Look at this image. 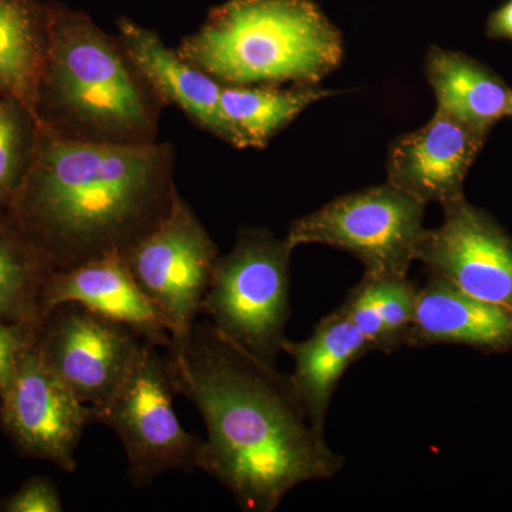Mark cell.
<instances>
[{
  "instance_id": "cell-1",
  "label": "cell",
  "mask_w": 512,
  "mask_h": 512,
  "mask_svg": "<svg viewBox=\"0 0 512 512\" xmlns=\"http://www.w3.org/2000/svg\"><path fill=\"white\" fill-rule=\"evenodd\" d=\"M171 380L207 426L197 468L214 477L242 511L274 512L298 485L332 480L345 457L303 412L289 375L225 338L208 319L195 322Z\"/></svg>"
},
{
  "instance_id": "cell-2",
  "label": "cell",
  "mask_w": 512,
  "mask_h": 512,
  "mask_svg": "<svg viewBox=\"0 0 512 512\" xmlns=\"http://www.w3.org/2000/svg\"><path fill=\"white\" fill-rule=\"evenodd\" d=\"M173 167L170 144L76 140L37 120L8 212L55 271L124 256L170 211Z\"/></svg>"
},
{
  "instance_id": "cell-3",
  "label": "cell",
  "mask_w": 512,
  "mask_h": 512,
  "mask_svg": "<svg viewBox=\"0 0 512 512\" xmlns=\"http://www.w3.org/2000/svg\"><path fill=\"white\" fill-rule=\"evenodd\" d=\"M47 56L39 121L76 140L154 143L156 111L119 42L86 13L46 6Z\"/></svg>"
},
{
  "instance_id": "cell-4",
  "label": "cell",
  "mask_w": 512,
  "mask_h": 512,
  "mask_svg": "<svg viewBox=\"0 0 512 512\" xmlns=\"http://www.w3.org/2000/svg\"><path fill=\"white\" fill-rule=\"evenodd\" d=\"M178 55L229 86L319 84L343 59V37L313 0H227Z\"/></svg>"
},
{
  "instance_id": "cell-5",
  "label": "cell",
  "mask_w": 512,
  "mask_h": 512,
  "mask_svg": "<svg viewBox=\"0 0 512 512\" xmlns=\"http://www.w3.org/2000/svg\"><path fill=\"white\" fill-rule=\"evenodd\" d=\"M292 252L269 229H239L234 248L215 262L201 303V316L266 365L276 366L286 340Z\"/></svg>"
},
{
  "instance_id": "cell-6",
  "label": "cell",
  "mask_w": 512,
  "mask_h": 512,
  "mask_svg": "<svg viewBox=\"0 0 512 512\" xmlns=\"http://www.w3.org/2000/svg\"><path fill=\"white\" fill-rule=\"evenodd\" d=\"M144 340L117 389L96 409L97 423L119 436L134 487L151 485L170 471L197 468L202 439L188 433L174 412L170 362Z\"/></svg>"
},
{
  "instance_id": "cell-7",
  "label": "cell",
  "mask_w": 512,
  "mask_h": 512,
  "mask_svg": "<svg viewBox=\"0 0 512 512\" xmlns=\"http://www.w3.org/2000/svg\"><path fill=\"white\" fill-rule=\"evenodd\" d=\"M426 204L392 184L342 195L289 227L286 241L328 245L355 256L365 274L407 276L427 229Z\"/></svg>"
},
{
  "instance_id": "cell-8",
  "label": "cell",
  "mask_w": 512,
  "mask_h": 512,
  "mask_svg": "<svg viewBox=\"0 0 512 512\" xmlns=\"http://www.w3.org/2000/svg\"><path fill=\"white\" fill-rule=\"evenodd\" d=\"M218 258L220 249L178 190L164 220L124 255L141 291L165 320L168 356L187 346Z\"/></svg>"
},
{
  "instance_id": "cell-9",
  "label": "cell",
  "mask_w": 512,
  "mask_h": 512,
  "mask_svg": "<svg viewBox=\"0 0 512 512\" xmlns=\"http://www.w3.org/2000/svg\"><path fill=\"white\" fill-rule=\"evenodd\" d=\"M93 423L96 407L73 393L33 340L20 353L8 392L0 397V427L6 436L22 456L74 473L80 439Z\"/></svg>"
},
{
  "instance_id": "cell-10",
  "label": "cell",
  "mask_w": 512,
  "mask_h": 512,
  "mask_svg": "<svg viewBox=\"0 0 512 512\" xmlns=\"http://www.w3.org/2000/svg\"><path fill=\"white\" fill-rule=\"evenodd\" d=\"M443 207V222L427 229L417 261L458 291L512 311V237L466 195Z\"/></svg>"
},
{
  "instance_id": "cell-11",
  "label": "cell",
  "mask_w": 512,
  "mask_h": 512,
  "mask_svg": "<svg viewBox=\"0 0 512 512\" xmlns=\"http://www.w3.org/2000/svg\"><path fill=\"white\" fill-rule=\"evenodd\" d=\"M144 339L130 326L63 303L43 320L37 345L83 403L100 407L126 376Z\"/></svg>"
},
{
  "instance_id": "cell-12",
  "label": "cell",
  "mask_w": 512,
  "mask_h": 512,
  "mask_svg": "<svg viewBox=\"0 0 512 512\" xmlns=\"http://www.w3.org/2000/svg\"><path fill=\"white\" fill-rule=\"evenodd\" d=\"M488 136L437 109L429 123L393 141L387 183L426 205L458 200Z\"/></svg>"
},
{
  "instance_id": "cell-13",
  "label": "cell",
  "mask_w": 512,
  "mask_h": 512,
  "mask_svg": "<svg viewBox=\"0 0 512 512\" xmlns=\"http://www.w3.org/2000/svg\"><path fill=\"white\" fill-rule=\"evenodd\" d=\"M63 303H79L89 311L130 326L158 348H170L165 320L141 291L124 256H104L73 268L53 271L40 296L43 320Z\"/></svg>"
},
{
  "instance_id": "cell-14",
  "label": "cell",
  "mask_w": 512,
  "mask_h": 512,
  "mask_svg": "<svg viewBox=\"0 0 512 512\" xmlns=\"http://www.w3.org/2000/svg\"><path fill=\"white\" fill-rule=\"evenodd\" d=\"M117 28L121 49L151 93L183 110L202 130L239 148L222 111L220 82L168 49L153 30L127 18H121Z\"/></svg>"
},
{
  "instance_id": "cell-15",
  "label": "cell",
  "mask_w": 512,
  "mask_h": 512,
  "mask_svg": "<svg viewBox=\"0 0 512 512\" xmlns=\"http://www.w3.org/2000/svg\"><path fill=\"white\" fill-rule=\"evenodd\" d=\"M461 345L488 353L512 350V311L458 291L429 275L417 296L416 316L407 336L412 349Z\"/></svg>"
},
{
  "instance_id": "cell-16",
  "label": "cell",
  "mask_w": 512,
  "mask_h": 512,
  "mask_svg": "<svg viewBox=\"0 0 512 512\" xmlns=\"http://www.w3.org/2000/svg\"><path fill=\"white\" fill-rule=\"evenodd\" d=\"M282 352L292 357L291 382L313 429L325 434L326 417L336 387L357 360L373 352L365 336L339 309L316 323L311 338L286 339Z\"/></svg>"
},
{
  "instance_id": "cell-17",
  "label": "cell",
  "mask_w": 512,
  "mask_h": 512,
  "mask_svg": "<svg viewBox=\"0 0 512 512\" xmlns=\"http://www.w3.org/2000/svg\"><path fill=\"white\" fill-rule=\"evenodd\" d=\"M426 76L436 94L437 109L485 134L507 113L510 87L494 70L466 53L431 46Z\"/></svg>"
},
{
  "instance_id": "cell-18",
  "label": "cell",
  "mask_w": 512,
  "mask_h": 512,
  "mask_svg": "<svg viewBox=\"0 0 512 512\" xmlns=\"http://www.w3.org/2000/svg\"><path fill=\"white\" fill-rule=\"evenodd\" d=\"M46 56V6L0 0V97L19 101L36 119Z\"/></svg>"
},
{
  "instance_id": "cell-19",
  "label": "cell",
  "mask_w": 512,
  "mask_h": 512,
  "mask_svg": "<svg viewBox=\"0 0 512 512\" xmlns=\"http://www.w3.org/2000/svg\"><path fill=\"white\" fill-rule=\"evenodd\" d=\"M417 296L419 288L407 276L365 274L338 309L373 350L390 355L406 346Z\"/></svg>"
},
{
  "instance_id": "cell-20",
  "label": "cell",
  "mask_w": 512,
  "mask_h": 512,
  "mask_svg": "<svg viewBox=\"0 0 512 512\" xmlns=\"http://www.w3.org/2000/svg\"><path fill=\"white\" fill-rule=\"evenodd\" d=\"M329 96L332 92L318 84H295L291 89H278L274 84H222L221 107L239 148H264L303 110Z\"/></svg>"
},
{
  "instance_id": "cell-21",
  "label": "cell",
  "mask_w": 512,
  "mask_h": 512,
  "mask_svg": "<svg viewBox=\"0 0 512 512\" xmlns=\"http://www.w3.org/2000/svg\"><path fill=\"white\" fill-rule=\"evenodd\" d=\"M55 271L45 255L20 231L8 210L0 211V323L39 332L40 296Z\"/></svg>"
},
{
  "instance_id": "cell-22",
  "label": "cell",
  "mask_w": 512,
  "mask_h": 512,
  "mask_svg": "<svg viewBox=\"0 0 512 512\" xmlns=\"http://www.w3.org/2000/svg\"><path fill=\"white\" fill-rule=\"evenodd\" d=\"M37 119L19 101L0 97V211L8 210L26 171L36 140Z\"/></svg>"
},
{
  "instance_id": "cell-23",
  "label": "cell",
  "mask_w": 512,
  "mask_h": 512,
  "mask_svg": "<svg viewBox=\"0 0 512 512\" xmlns=\"http://www.w3.org/2000/svg\"><path fill=\"white\" fill-rule=\"evenodd\" d=\"M62 498L50 478H29L16 493L0 498V512H60Z\"/></svg>"
},
{
  "instance_id": "cell-24",
  "label": "cell",
  "mask_w": 512,
  "mask_h": 512,
  "mask_svg": "<svg viewBox=\"0 0 512 512\" xmlns=\"http://www.w3.org/2000/svg\"><path fill=\"white\" fill-rule=\"evenodd\" d=\"M37 335V330L0 323V397L8 392L20 353Z\"/></svg>"
},
{
  "instance_id": "cell-25",
  "label": "cell",
  "mask_w": 512,
  "mask_h": 512,
  "mask_svg": "<svg viewBox=\"0 0 512 512\" xmlns=\"http://www.w3.org/2000/svg\"><path fill=\"white\" fill-rule=\"evenodd\" d=\"M485 33L493 40H512V0H505L488 16Z\"/></svg>"
},
{
  "instance_id": "cell-26",
  "label": "cell",
  "mask_w": 512,
  "mask_h": 512,
  "mask_svg": "<svg viewBox=\"0 0 512 512\" xmlns=\"http://www.w3.org/2000/svg\"><path fill=\"white\" fill-rule=\"evenodd\" d=\"M505 117H512V90L510 93V100H508L507 113H505Z\"/></svg>"
}]
</instances>
